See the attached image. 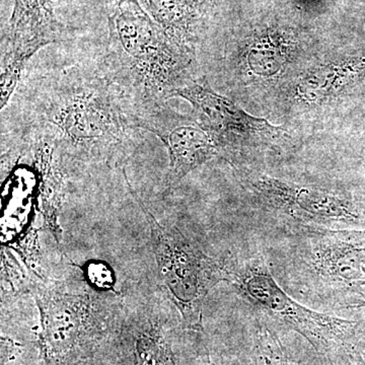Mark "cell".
Masks as SVG:
<instances>
[{
	"instance_id": "277c9868",
	"label": "cell",
	"mask_w": 365,
	"mask_h": 365,
	"mask_svg": "<svg viewBox=\"0 0 365 365\" xmlns=\"http://www.w3.org/2000/svg\"><path fill=\"white\" fill-rule=\"evenodd\" d=\"M127 182L150 227L158 287L181 316L182 327L201 333L204 302L218 283L230 282V265L209 256L177 227L158 222Z\"/></svg>"
},
{
	"instance_id": "6da1fadb",
	"label": "cell",
	"mask_w": 365,
	"mask_h": 365,
	"mask_svg": "<svg viewBox=\"0 0 365 365\" xmlns=\"http://www.w3.org/2000/svg\"><path fill=\"white\" fill-rule=\"evenodd\" d=\"M38 56L2 111L1 133L49 144L66 175L124 165L141 139L122 91L88 53Z\"/></svg>"
},
{
	"instance_id": "5bb4252c",
	"label": "cell",
	"mask_w": 365,
	"mask_h": 365,
	"mask_svg": "<svg viewBox=\"0 0 365 365\" xmlns=\"http://www.w3.org/2000/svg\"><path fill=\"white\" fill-rule=\"evenodd\" d=\"M332 365H365V360L352 344L342 346L329 354Z\"/></svg>"
},
{
	"instance_id": "8fae6325",
	"label": "cell",
	"mask_w": 365,
	"mask_h": 365,
	"mask_svg": "<svg viewBox=\"0 0 365 365\" xmlns=\"http://www.w3.org/2000/svg\"><path fill=\"white\" fill-rule=\"evenodd\" d=\"M175 97L185 98L194 106L212 136L239 135L250 130L274 129L267 122L249 116L228 98L193 81L180 88Z\"/></svg>"
},
{
	"instance_id": "7c38bea8",
	"label": "cell",
	"mask_w": 365,
	"mask_h": 365,
	"mask_svg": "<svg viewBox=\"0 0 365 365\" xmlns=\"http://www.w3.org/2000/svg\"><path fill=\"white\" fill-rule=\"evenodd\" d=\"M362 68V62H351L346 66L340 64L319 69L302 79L299 86V95L309 100L325 98L334 91L340 90L341 86L347 85L357 76V71H361Z\"/></svg>"
},
{
	"instance_id": "4fadbf2b",
	"label": "cell",
	"mask_w": 365,
	"mask_h": 365,
	"mask_svg": "<svg viewBox=\"0 0 365 365\" xmlns=\"http://www.w3.org/2000/svg\"><path fill=\"white\" fill-rule=\"evenodd\" d=\"M252 360L253 365H290L279 338L265 325H259L255 330Z\"/></svg>"
},
{
	"instance_id": "3957f363",
	"label": "cell",
	"mask_w": 365,
	"mask_h": 365,
	"mask_svg": "<svg viewBox=\"0 0 365 365\" xmlns=\"http://www.w3.org/2000/svg\"><path fill=\"white\" fill-rule=\"evenodd\" d=\"M29 292L39 309V347L45 365L93 360L110 332L122 295L96 284L76 266L53 268Z\"/></svg>"
},
{
	"instance_id": "9a60e30c",
	"label": "cell",
	"mask_w": 365,
	"mask_h": 365,
	"mask_svg": "<svg viewBox=\"0 0 365 365\" xmlns=\"http://www.w3.org/2000/svg\"><path fill=\"white\" fill-rule=\"evenodd\" d=\"M340 307L345 309H361L365 307V287L357 288L341 297Z\"/></svg>"
},
{
	"instance_id": "ba28073f",
	"label": "cell",
	"mask_w": 365,
	"mask_h": 365,
	"mask_svg": "<svg viewBox=\"0 0 365 365\" xmlns=\"http://www.w3.org/2000/svg\"><path fill=\"white\" fill-rule=\"evenodd\" d=\"M64 0H14L13 11L2 35L1 109L18 88L31 59L47 46L66 37V28L57 16Z\"/></svg>"
},
{
	"instance_id": "9c48e42d",
	"label": "cell",
	"mask_w": 365,
	"mask_h": 365,
	"mask_svg": "<svg viewBox=\"0 0 365 365\" xmlns=\"http://www.w3.org/2000/svg\"><path fill=\"white\" fill-rule=\"evenodd\" d=\"M254 187L271 207L295 220L313 225L312 227L365 228V208L347 197L264 175L257 178Z\"/></svg>"
},
{
	"instance_id": "52a82bcc",
	"label": "cell",
	"mask_w": 365,
	"mask_h": 365,
	"mask_svg": "<svg viewBox=\"0 0 365 365\" xmlns=\"http://www.w3.org/2000/svg\"><path fill=\"white\" fill-rule=\"evenodd\" d=\"M297 245V273L319 292L344 297L365 287V228L304 227Z\"/></svg>"
},
{
	"instance_id": "30bf717a",
	"label": "cell",
	"mask_w": 365,
	"mask_h": 365,
	"mask_svg": "<svg viewBox=\"0 0 365 365\" xmlns=\"http://www.w3.org/2000/svg\"><path fill=\"white\" fill-rule=\"evenodd\" d=\"M133 122L137 128L155 134L169 151V186L176 185L218 153L220 144L205 126L187 123L170 110L168 103L137 113Z\"/></svg>"
},
{
	"instance_id": "5b68a950",
	"label": "cell",
	"mask_w": 365,
	"mask_h": 365,
	"mask_svg": "<svg viewBox=\"0 0 365 365\" xmlns=\"http://www.w3.org/2000/svg\"><path fill=\"white\" fill-rule=\"evenodd\" d=\"M172 304L160 287L150 285L138 284L122 295L110 332L93 357L96 365H178L168 309Z\"/></svg>"
},
{
	"instance_id": "8992f818",
	"label": "cell",
	"mask_w": 365,
	"mask_h": 365,
	"mask_svg": "<svg viewBox=\"0 0 365 365\" xmlns=\"http://www.w3.org/2000/svg\"><path fill=\"white\" fill-rule=\"evenodd\" d=\"M230 282L244 299L279 325L299 333L317 352L329 355L352 344L356 322L319 313L292 299L274 279L265 262L255 259L230 267Z\"/></svg>"
},
{
	"instance_id": "7a4b0ae2",
	"label": "cell",
	"mask_w": 365,
	"mask_h": 365,
	"mask_svg": "<svg viewBox=\"0 0 365 365\" xmlns=\"http://www.w3.org/2000/svg\"><path fill=\"white\" fill-rule=\"evenodd\" d=\"M107 38L88 52L122 91L132 119L137 113L167 104L187 85L190 59L139 0H112Z\"/></svg>"
}]
</instances>
